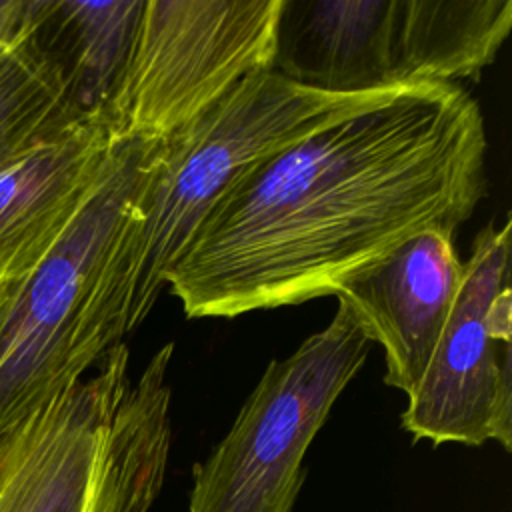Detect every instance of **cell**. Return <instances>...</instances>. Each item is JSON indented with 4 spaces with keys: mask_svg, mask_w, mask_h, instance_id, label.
I'll use <instances>...</instances> for the list:
<instances>
[{
    "mask_svg": "<svg viewBox=\"0 0 512 512\" xmlns=\"http://www.w3.org/2000/svg\"><path fill=\"white\" fill-rule=\"evenodd\" d=\"M486 126L460 84L404 88L248 170L166 274L188 318L336 294L424 228L456 230L486 190Z\"/></svg>",
    "mask_w": 512,
    "mask_h": 512,
    "instance_id": "cell-1",
    "label": "cell"
},
{
    "mask_svg": "<svg viewBox=\"0 0 512 512\" xmlns=\"http://www.w3.org/2000/svg\"><path fill=\"white\" fill-rule=\"evenodd\" d=\"M402 90L332 94L264 70L162 140L128 208L106 274L114 338L124 342L148 318L170 266L236 180L314 132Z\"/></svg>",
    "mask_w": 512,
    "mask_h": 512,
    "instance_id": "cell-2",
    "label": "cell"
},
{
    "mask_svg": "<svg viewBox=\"0 0 512 512\" xmlns=\"http://www.w3.org/2000/svg\"><path fill=\"white\" fill-rule=\"evenodd\" d=\"M172 350L132 382L120 342L92 374L2 426L0 512H150L172 446Z\"/></svg>",
    "mask_w": 512,
    "mask_h": 512,
    "instance_id": "cell-3",
    "label": "cell"
},
{
    "mask_svg": "<svg viewBox=\"0 0 512 512\" xmlns=\"http://www.w3.org/2000/svg\"><path fill=\"white\" fill-rule=\"evenodd\" d=\"M162 140L118 138L90 196L44 260L0 288V428L78 382L116 344L106 274Z\"/></svg>",
    "mask_w": 512,
    "mask_h": 512,
    "instance_id": "cell-4",
    "label": "cell"
},
{
    "mask_svg": "<svg viewBox=\"0 0 512 512\" xmlns=\"http://www.w3.org/2000/svg\"><path fill=\"white\" fill-rule=\"evenodd\" d=\"M510 30V0H282L272 70L332 94L458 84Z\"/></svg>",
    "mask_w": 512,
    "mask_h": 512,
    "instance_id": "cell-5",
    "label": "cell"
},
{
    "mask_svg": "<svg viewBox=\"0 0 512 512\" xmlns=\"http://www.w3.org/2000/svg\"><path fill=\"white\" fill-rule=\"evenodd\" d=\"M370 346L338 300L322 330L268 362L230 430L194 464L188 512H292L306 480L304 456Z\"/></svg>",
    "mask_w": 512,
    "mask_h": 512,
    "instance_id": "cell-6",
    "label": "cell"
},
{
    "mask_svg": "<svg viewBox=\"0 0 512 512\" xmlns=\"http://www.w3.org/2000/svg\"><path fill=\"white\" fill-rule=\"evenodd\" d=\"M280 10L282 0H144L108 108L112 138L166 140L272 70Z\"/></svg>",
    "mask_w": 512,
    "mask_h": 512,
    "instance_id": "cell-7",
    "label": "cell"
},
{
    "mask_svg": "<svg viewBox=\"0 0 512 512\" xmlns=\"http://www.w3.org/2000/svg\"><path fill=\"white\" fill-rule=\"evenodd\" d=\"M510 230V216L490 222L462 262L452 312L400 416L414 442L512 450Z\"/></svg>",
    "mask_w": 512,
    "mask_h": 512,
    "instance_id": "cell-8",
    "label": "cell"
},
{
    "mask_svg": "<svg viewBox=\"0 0 512 512\" xmlns=\"http://www.w3.org/2000/svg\"><path fill=\"white\" fill-rule=\"evenodd\" d=\"M454 236L450 228H424L336 290L372 344L382 346L384 384L404 394L424 374L460 288Z\"/></svg>",
    "mask_w": 512,
    "mask_h": 512,
    "instance_id": "cell-9",
    "label": "cell"
},
{
    "mask_svg": "<svg viewBox=\"0 0 512 512\" xmlns=\"http://www.w3.org/2000/svg\"><path fill=\"white\" fill-rule=\"evenodd\" d=\"M114 138L78 120L0 164V288L26 278L64 234L98 182Z\"/></svg>",
    "mask_w": 512,
    "mask_h": 512,
    "instance_id": "cell-10",
    "label": "cell"
},
{
    "mask_svg": "<svg viewBox=\"0 0 512 512\" xmlns=\"http://www.w3.org/2000/svg\"><path fill=\"white\" fill-rule=\"evenodd\" d=\"M142 2L40 0L32 38L58 70L80 118L108 126V108L132 46Z\"/></svg>",
    "mask_w": 512,
    "mask_h": 512,
    "instance_id": "cell-11",
    "label": "cell"
},
{
    "mask_svg": "<svg viewBox=\"0 0 512 512\" xmlns=\"http://www.w3.org/2000/svg\"><path fill=\"white\" fill-rule=\"evenodd\" d=\"M80 118L32 32L0 56V164Z\"/></svg>",
    "mask_w": 512,
    "mask_h": 512,
    "instance_id": "cell-12",
    "label": "cell"
},
{
    "mask_svg": "<svg viewBox=\"0 0 512 512\" xmlns=\"http://www.w3.org/2000/svg\"><path fill=\"white\" fill-rule=\"evenodd\" d=\"M40 0H0V56L34 28Z\"/></svg>",
    "mask_w": 512,
    "mask_h": 512,
    "instance_id": "cell-13",
    "label": "cell"
}]
</instances>
